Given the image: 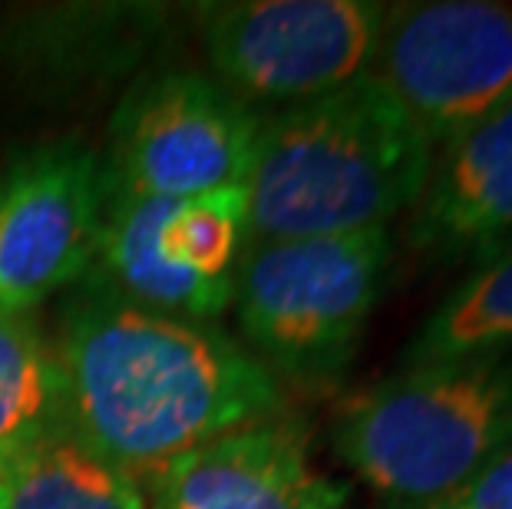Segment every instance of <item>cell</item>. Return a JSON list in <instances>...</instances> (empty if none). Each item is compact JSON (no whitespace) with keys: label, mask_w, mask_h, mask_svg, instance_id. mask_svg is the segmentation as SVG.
Wrapping results in <instances>:
<instances>
[{"label":"cell","mask_w":512,"mask_h":509,"mask_svg":"<svg viewBox=\"0 0 512 509\" xmlns=\"http://www.w3.org/2000/svg\"><path fill=\"white\" fill-rule=\"evenodd\" d=\"M53 348L67 430L136 480L285 414L281 381L245 344L205 321L139 308L106 285L70 301Z\"/></svg>","instance_id":"obj_1"},{"label":"cell","mask_w":512,"mask_h":509,"mask_svg":"<svg viewBox=\"0 0 512 509\" xmlns=\"http://www.w3.org/2000/svg\"><path fill=\"white\" fill-rule=\"evenodd\" d=\"M176 202L179 199H106L93 268L103 275L100 285L139 308L209 324V318H219L232 305V278H202L169 258L162 229Z\"/></svg>","instance_id":"obj_11"},{"label":"cell","mask_w":512,"mask_h":509,"mask_svg":"<svg viewBox=\"0 0 512 509\" xmlns=\"http://www.w3.org/2000/svg\"><path fill=\"white\" fill-rule=\"evenodd\" d=\"M146 509H351V486L311 460V427L275 414L146 476Z\"/></svg>","instance_id":"obj_9"},{"label":"cell","mask_w":512,"mask_h":509,"mask_svg":"<svg viewBox=\"0 0 512 509\" xmlns=\"http://www.w3.org/2000/svg\"><path fill=\"white\" fill-rule=\"evenodd\" d=\"M430 139L374 73L261 119L248 245L387 229L417 205Z\"/></svg>","instance_id":"obj_2"},{"label":"cell","mask_w":512,"mask_h":509,"mask_svg":"<svg viewBox=\"0 0 512 509\" xmlns=\"http://www.w3.org/2000/svg\"><path fill=\"white\" fill-rule=\"evenodd\" d=\"M337 457L394 509H427L512 447V351L403 364L341 407Z\"/></svg>","instance_id":"obj_3"},{"label":"cell","mask_w":512,"mask_h":509,"mask_svg":"<svg viewBox=\"0 0 512 509\" xmlns=\"http://www.w3.org/2000/svg\"><path fill=\"white\" fill-rule=\"evenodd\" d=\"M512 351V248L476 268L423 321L403 364L460 361Z\"/></svg>","instance_id":"obj_14"},{"label":"cell","mask_w":512,"mask_h":509,"mask_svg":"<svg viewBox=\"0 0 512 509\" xmlns=\"http://www.w3.org/2000/svg\"><path fill=\"white\" fill-rule=\"evenodd\" d=\"M407 238L433 262L483 265L512 248V96L433 149Z\"/></svg>","instance_id":"obj_10"},{"label":"cell","mask_w":512,"mask_h":509,"mask_svg":"<svg viewBox=\"0 0 512 509\" xmlns=\"http://www.w3.org/2000/svg\"><path fill=\"white\" fill-rule=\"evenodd\" d=\"M390 4L374 0H235L199 4L212 80L261 106H294L364 77Z\"/></svg>","instance_id":"obj_5"},{"label":"cell","mask_w":512,"mask_h":509,"mask_svg":"<svg viewBox=\"0 0 512 509\" xmlns=\"http://www.w3.org/2000/svg\"><path fill=\"white\" fill-rule=\"evenodd\" d=\"M370 73L440 149L512 96V4L420 0L387 7Z\"/></svg>","instance_id":"obj_7"},{"label":"cell","mask_w":512,"mask_h":509,"mask_svg":"<svg viewBox=\"0 0 512 509\" xmlns=\"http://www.w3.org/2000/svg\"><path fill=\"white\" fill-rule=\"evenodd\" d=\"M390 258V229L248 245L232 275L245 348L278 381L334 387L361 348Z\"/></svg>","instance_id":"obj_4"},{"label":"cell","mask_w":512,"mask_h":509,"mask_svg":"<svg viewBox=\"0 0 512 509\" xmlns=\"http://www.w3.org/2000/svg\"><path fill=\"white\" fill-rule=\"evenodd\" d=\"M172 262L202 278H232L248 245V186H225L179 199L162 229Z\"/></svg>","instance_id":"obj_15"},{"label":"cell","mask_w":512,"mask_h":509,"mask_svg":"<svg viewBox=\"0 0 512 509\" xmlns=\"http://www.w3.org/2000/svg\"><path fill=\"white\" fill-rule=\"evenodd\" d=\"M261 119L209 73H152L113 113L106 199H192L245 186Z\"/></svg>","instance_id":"obj_6"},{"label":"cell","mask_w":512,"mask_h":509,"mask_svg":"<svg viewBox=\"0 0 512 509\" xmlns=\"http://www.w3.org/2000/svg\"><path fill=\"white\" fill-rule=\"evenodd\" d=\"M0 509H7V490H4V476H0Z\"/></svg>","instance_id":"obj_17"},{"label":"cell","mask_w":512,"mask_h":509,"mask_svg":"<svg viewBox=\"0 0 512 509\" xmlns=\"http://www.w3.org/2000/svg\"><path fill=\"white\" fill-rule=\"evenodd\" d=\"M103 162L83 143L20 156L0 179V314L34 311L93 268L103 232Z\"/></svg>","instance_id":"obj_8"},{"label":"cell","mask_w":512,"mask_h":509,"mask_svg":"<svg viewBox=\"0 0 512 509\" xmlns=\"http://www.w3.org/2000/svg\"><path fill=\"white\" fill-rule=\"evenodd\" d=\"M67 427L57 348L34 311L0 314V470Z\"/></svg>","instance_id":"obj_12"},{"label":"cell","mask_w":512,"mask_h":509,"mask_svg":"<svg viewBox=\"0 0 512 509\" xmlns=\"http://www.w3.org/2000/svg\"><path fill=\"white\" fill-rule=\"evenodd\" d=\"M7 509H146V486L63 427L0 470Z\"/></svg>","instance_id":"obj_13"},{"label":"cell","mask_w":512,"mask_h":509,"mask_svg":"<svg viewBox=\"0 0 512 509\" xmlns=\"http://www.w3.org/2000/svg\"><path fill=\"white\" fill-rule=\"evenodd\" d=\"M427 509H512V447L479 470L466 486Z\"/></svg>","instance_id":"obj_16"}]
</instances>
